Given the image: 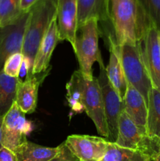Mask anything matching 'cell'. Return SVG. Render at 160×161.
<instances>
[{
  "label": "cell",
  "instance_id": "obj_1",
  "mask_svg": "<svg viewBox=\"0 0 160 161\" xmlns=\"http://www.w3.org/2000/svg\"><path fill=\"white\" fill-rule=\"evenodd\" d=\"M110 20L118 45L141 41L152 24L136 0H111Z\"/></svg>",
  "mask_w": 160,
  "mask_h": 161
},
{
  "label": "cell",
  "instance_id": "obj_2",
  "mask_svg": "<svg viewBox=\"0 0 160 161\" xmlns=\"http://www.w3.org/2000/svg\"><path fill=\"white\" fill-rule=\"evenodd\" d=\"M56 7L57 0H39L30 9L22 48L26 75L31 74L38 48L52 20L56 17Z\"/></svg>",
  "mask_w": 160,
  "mask_h": 161
},
{
  "label": "cell",
  "instance_id": "obj_3",
  "mask_svg": "<svg viewBox=\"0 0 160 161\" xmlns=\"http://www.w3.org/2000/svg\"><path fill=\"white\" fill-rule=\"evenodd\" d=\"M127 83L139 91L146 103L152 88V83L144 62L141 47V41L136 43L118 45L113 39Z\"/></svg>",
  "mask_w": 160,
  "mask_h": 161
},
{
  "label": "cell",
  "instance_id": "obj_4",
  "mask_svg": "<svg viewBox=\"0 0 160 161\" xmlns=\"http://www.w3.org/2000/svg\"><path fill=\"white\" fill-rule=\"evenodd\" d=\"M98 20L92 19L77 28L75 37V52L78 59L79 69L83 76L87 80H92V68L96 61L102 59L99 49Z\"/></svg>",
  "mask_w": 160,
  "mask_h": 161
},
{
  "label": "cell",
  "instance_id": "obj_5",
  "mask_svg": "<svg viewBox=\"0 0 160 161\" xmlns=\"http://www.w3.org/2000/svg\"><path fill=\"white\" fill-rule=\"evenodd\" d=\"M115 143L122 147L141 151L152 159L158 152L160 139L148 136L147 130L136 125L123 109L119 118Z\"/></svg>",
  "mask_w": 160,
  "mask_h": 161
},
{
  "label": "cell",
  "instance_id": "obj_6",
  "mask_svg": "<svg viewBox=\"0 0 160 161\" xmlns=\"http://www.w3.org/2000/svg\"><path fill=\"white\" fill-rule=\"evenodd\" d=\"M82 105L87 116L94 123L97 132L104 138H108L109 133L104 108L103 97L97 77H93L92 80L83 77Z\"/></svg>",
  "mask_w": 160,
  "mask_h": 161
},
{
  "label": "cell",
  "instance_id": "obj_7",
  "mask_svg": "<svg viewBox=\"0 0 160 161\" xmlns=\"http://www.w3.org/2000/svg\"><path fill=\"white\" fill-rule=\"evenodd\" d=\"M98 63L100 73L99 76L97 77V80L101 90L104 108L108 133H109L108 140L111 142H115L118 136L119 118L121 113L124 109L123 102L108 80L106 66L104 64L103 59L100 60Z\"/></svg>",
  "mask_w": 160,
  "mask_h": 161
},
{
  "label": "cell",
  "instance_id": "obj_8",
  "mask_svg": "<svg viewBox=\"0 0 160 161\" xmlns=\"http://www.w3.org/2000/svg\"><path fill=\"white\" fill-rule=\"evenodd\" d=\"M32 130V124L25 117L16 102L3 118L1 130L2 146L13 151Z\"/></svg>",
  "mask_w": 160,
  "mask_h": 161
},
{
  "label": "cell",
  "instance_id": "obj_9",
  "mask_svg": "<svg viewBox=\"0 0 160 161\" xmlns=\"http://www.w3.org/2000/svg\"><path fill=\"white\" fill-rule=\"evenodd\" d=\"M30 11L22 15L11 25L0 27V70L6 60L16 53H22L24 38Z\"/></svg>",
  "mask_w": 160,
  "mask_h": 161
},
{
  "label": "cell",
  "instance_id": "obj_10",
  "mask_svg": "<svg viewBox=\"0 0 160 161\" xmlns=\"http://www.w3.org/2000/svg\"><path fill=\"white\" fill-rule=\"evenodd\" d=\"M108 140L97 136L72 135L64 142L79 161H101L108 148Z\"/></svg>",
  "mask_w": 160,
  "mask_h": 161
},
{
  "label": "cell",
  "instance_id": "obj_11",
  "mask_svg": "<svg viewBox=\"0 0 160 161\" xmlns=\"http://www.w3.org/2000/svg\"><path fill=\"white\" fill-rule=\"evenodd\" d=\"M141 47L152 86L160 91V31L152 24L144 32Z\"/></svg>",
  "mask_w": 160,
  "mask_h": 161
},
{
  "label": "cell",
  "instance_id": "obj_12",
  "mask_svg": "<svg viewBox=\"0 0 160 161\" xmlns=\"http://www.w3.org/2000/svg\"><path fill=\"white\" fill-rule=\"evenodd\" d=\"M50 70V68L40 74L27 75L24 80H18L15 102L24 114H31L35 111L39 86L47 76Z\"/></svg>",
  "mask_w": 160,
  "mask_h": 161
},
{
  "label": "cell",
  "instance_id": "obj_13",
  "mask_svg": "<svg viewBox=\"0 0 160 161\" xmlns=\"http://www.w3.org/2000/svg\"><path fill=\"white\" fill-rule=\"evenodd\" d=\"M56 21L61 41H68L74 49L78 28L77 0H57Z\"/></svg>",
  "mask_w": 160,
  "mask_h": 161
},
{
  "label": "cell",
  "instance_id": "obj_14",
  "mask_svg": "<svg viewBox=\"0 0 160 161\" xmlns=\"http://www.w3.org/2000/svg\"><path fill=\"white\" fill-rule=\"evenodd\" d=\"M61 41L58 32L56 17L52 20L49 29L42 39L33 64L31 74L37 75L45 72L50 69V62L53 50L56 48L58 42Z\"/></svg>",
  "mask_w": 160,
  "mask_h": 161
},
{
  "label": "cell",
  "instance_id": "obj_15",
  "mask_svg": "<svg viewBox=\"0 0 160 161\" xmlns=\"http://www.w3.org/2000/svg\"><path fill=\"white\" fill-rule=\"evenodd\" d=\"M122 102L125 113L136 125L146 130L147 105L141 93L128 83Z\"/></svg>",
  "mask_w": 160,
  "mask_h": 161
},
{
  "label": "cell",
  "instance_id": "obj_16",
  "mask_svg": "<svg viewBox=\"0 0 160 161\" xmlns=\"http://www.w3.org/2000/svg\"><path fill=\"white\" fill-rule=\"evenodd\" d=\"M110 2L111 0H77L78 28L92 19L111 22Z\"/></svg>",
  "mask_w": 160,
  "mask_h": 161
},
{
  "label": "cell",
  "instance_id": "obj_17",
  "mask_svg": "<svg viewBox=\"0 0 160 161\" xmlns=\"http://www.w3.org/2000/svg\"><path fill=\"white\" fill-rule=\"evenodd\" d=\"M109 61L108 65L106 66V72L108 79L116 92L119 94V97L123 100L125 97V92L127 90V80L124 74L123 69L121 64L120 58H119L118 52L116 50L113 39L109 36Z\"/></svg>",
  "mask_w": 160,
  "mask_h": 161
},
{
  "label": "cell",
  "instance_id": "obj_18",
  "mask_svg": "<svg viewBox=\"0 0 160 161\" xmlns=\"http://www.w3.org/2000/svg\"><path fill=\"white\" fill-rule=\"evenodd\" d=\"M60 151L57 147H45L25 140L14 150L17 161H48Z\"/></svg>",
  "mask_w": 160,
  "mask_h": 161
},
{
  "label": "cell",
  "instance_id": "obj_19",
  "mask_svg": "<svg viewBox=\"0 0 160 161\" xmlns=\"http://www.w3.org/2000/svg\"><path fill=\"white\" fill-rule=\"evenodd\" d=\"M146 130L151 138L160 139V91L154 86L148 96Z\"/></svg>",
  "mask_w": 160,
  "mask_h": 161
},
{
  "label": "cell",
  "instance_id": "obj_20",
  "mask_svg": "<svg viewBox=\"0 0 160 161\" xmlns=\"http://www.w3.org/2000/svg\"><path fill=\"white\" fill-rule=\"evenodd\" d=\"M101 161H152V159L141 151L122 147L115 142H108L106 153Z\"/></svg>",
  "mask_w": 160,
  "mask_h": 161
},
{
  "label": "cell",
  "instance_id": "obj_21",
  "mask_svg": "<svg viewBox=\"0 0 160 161\" xmlns=\"http://www.w3.org/2000/svg\"><path fill=\"white\" fill-rule=\"evenodd\" d=\"M19 78H13L0 70V116H4L15 102Z\"/></svg>",
  "mask_w": 160,
  "mask_h": 161
},
{
  "label": "cell",
  "instance_id": "obj_22",
  "mask_svg": "<svg viewBox=\"0 0 160 161\" xmlns=\"http://www.w3.org/2000/svg\"><path fill=\"white\" fill-rule=\"evenodd\" d=\"M83 73L79 70L74 72L70 80L66 85L67 100L72 115L82 113L84 111L82 105V81Z\"/></svg>",
  "mask_w": 160,
  "mask_h": 161
},
{
  "label": "cell",
  "instance_id": "obj_23",
  "mask_svg": "<svg viewBox=\"0 0 160 161\" xmlns=\"http://www.w3.org/2000/svg\"><path fill=\"white\" fill-rule=\"evenodd\" d=\"M22 14L20 0H0V27L14 23Z\"/></svg>",
  "mask_w": 160,
  "mask_h": 161
},
{
  "label": "cell",
  "instance_id": "obj_24",
  "mask_svg": "<svg viewBox=\"0 0 160 161\" xmlns=\"http://www.w3.org/2000/svg\"><path fill=\"white\" fill-rule=\"evenodd\" d=\"M151 23L160 31V0H136Z\"/></svg>",
  "mask_w": 160,
  "mask_h": 161
},
{
  "label": "cell",
  "instance_id": "obj_25",
  "mask_svg": "<svg viewBox=\"0 0 160 161\" xmlns=\"http://www.w3.org/2000/svg\"><path fill=\"white\" fill-rule=\"evenodd\" d=\"M24 63L22 53H16L9 56L5 61L3 71L7 75L13 78H19Z\"/></svg>",
  "mask_w": 160,
  "mask_h": 161
},
{
  "label": "cell",
  "instance_id": "obj_26",
  "mask_svg": "<svg viewBox=\"0 0 160 161\" xmlns=\"http://www.w3.org/2000/svg\"><path fill=\"white\" fill-rule=\"evenodd\" d=\"M60 151L55 157L48 161H79L69 149L66 143L63 142L60 145Z\"/></svg>",
  "mask_w": 160,
  "mask_h": 161
},
{
  "label": "cell",
  "instance_id": "obj_27",
  "mask_svg": "<svg viewBox=\"0 0 160 161\" xmlns=\"http://www.w3.org/2000/svg\"><path fill=\"white\" fill-rule=\"evenodd\" d=\"M0 161H17V158L13 151L2 146L0 148Z\"/></svg>",
  "mask_w": 160,
  "mask_h": 161
},
{
  "label": "cell",
  "instance_id": "obj_28",
  "mask_svg": "<svg viewBox=\"0 0 160 161\" xmlns=\"http://www.w3.org/2000/svg\"><path fill=\"white\" fill-rule=\"evenodd\" d=\"M39 0H20V9L22 13L29 12L36 3Z\"/></svg>",
  "mask_w": 160,
  "mask_h": 161
},
{
  "label": "cell",
  "instance_id": "obj_29",
  "mask_svg": "<svg viewBox=\"0 0 160 161\" xmlns=\"http://www.w3.org/2000/svg\"><path fill=\"white\" fill-rule=\"evenodd\" d=\"M152 161H160V146L159 148H158V152H157L156 154L152 157Z\"/></svg>",
  "mask_w": 160,
  "mask_h": 161
},
{
  "label": "cell",
  "instance_id": "obj_30",
  "mask_svg": "<svg viewBox=\"0 0 160 161\" xmlns=\"http://www.w3.org/2000/svg\"><path fill=\"white\" fill-rule=\"evenodd\" d=\"M3 116H0V148L2 147V143H1V130H2V124H3Z\"/></svg>",
  "mask_w": 160,
  "mask_h": 161
}]
</instances>
